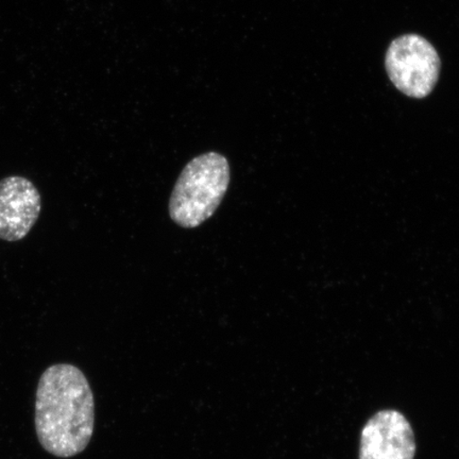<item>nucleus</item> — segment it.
<instances>
[{
    "instance_id": "f257e3e1",
    "label": "nucleus",
    "mask_w": 459,
    "mask_h": 459,
    "mask_svg": "<svg viewBox=\"0 0 459 459\" xmlns=\"http://www.w3.org/2000/svg\"><path fill=\"white\" fill-rule=\"evenodd\" d=\"M34 427L49 455L71 458L88 447L95 429L94 394L88 378L71 364L51 365L39 377Z\"/></svg>"
},
{
    "instance_id": "f03ea898",
    "label": "nucleus",
    "mask_w": 459,
    "mask_h": 459,
    "mask_svg": "<svg viewBox=\"0 0 459 459\" xmlns=\"http://www.w3.org/2000/svg\"><path fill=\"white\" fill-rule=\"evenodd\" d=\"M230 185V165L221 153L201 154L178 178L169 200V215L178 226L197 228L220 208Z\"/></svg>"
},
{
    "instance_id": "7ed1b4c3",
    "label": "nucleus",
    "mask_w": 459,
    "mask_h": 459,
    "mask_svg": "<svg viewBox=\"0 0 459 459\" xmlns=\"http://www.w3.org/2000/svg\"><path fill=\"white\" fill-rule=\"evenodd\" d=\"M384 65L390 82L410 99H426L439 82L440 56L420 34L406 33L393 39Z\"/></svg>"
},
{
    "instance_id": "20e7f679",
    "label": "nucleus",
    "mask_w": 459,
    "mask_h": 459,
    "mask_svg": "<svg viewBox=\"0 0 459 459\" xmlns=\"http://www.w3.org/2000/svg\"><path fill=\"white\" fill-rule=\"evenodd\" d=\"M415 455L414 430L398 411H377L361 430L359 459H414Z\"/></svg>"
},
{
    "instance_id": "39448f33",
    "label": "nucleus",
    "mask_w": 459,
    "mask_h": 459,
    "mask_svg": "<svg viewBox=\"0 0 459 459\" xmlns=\"http://www.w3.org/2000/svg\"><path fill=\"white\" fill-rule=\"evenodd\" d=\"M42 210L39 189L27 178L0 180V239L14 243L25 238Z\"/></svg>"
}]
</instances>
